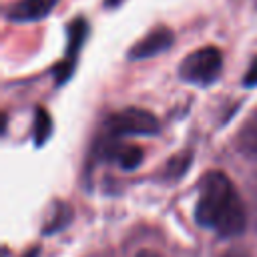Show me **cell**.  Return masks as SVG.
<instances>
[{
	"label": "cell",
	"instance_id": "obj_1",
	"mask_svg": "<svg viewBox=\"0 0 257 257\" xmlns=\"http://www.w3.org/2000/svg\"><path fill=\"white\" fill-rule=\"evenodd\" d=\"M195 219L201 227L215 231L221 239L237 237L247 229V205L225 173L213 171L201 179Z\"/></svg>",
	"mask_w": 257,
	"mask_h": 257
},
{
	"label": "cell",
	"instance_id": "obj_2",
	"mask_svg": "<svg viewBox=\"0 0 257 257\" xmlns=\"http://www.w3.org/2000/svg\"><path fill=\"white\" fill-rule=\"evenodd\" d=\"M223 70V54L215 46L199 48L187 54L179 66V76L191 84L209 86L213 84Z\"/></svg>",
	"mask_w": 257,
	"mask_h": 257
},
{
	"label": "cell",
	"instance_id": "obj_3",
	"mask_svg": "<svg viewBox=\"0 0 257 257\" xmlns=\"http://www.w3.org/2000/svg\"><path fill=\"white\" fill-rule=\"evenodd\" d=\"M110 137L120 135H155L159 133V120L145 108H124L112 114L106 122Z\"/></svg>",
	"mask_w": 257,
	"mask_h": 257
},
{
	"label": "cell",
	"instance_id": "obj_4",
	"mask_svg": "<svg viewBox=\"0 0 257 257\" xmlns=\"http://www.w3.org/2000/svg\"><path fill=\"white\" fill-rule=\"evenodd\" d=\"M86 34H88V24H86L84 18H76V20L70 22V26H68V30H66V36H68L66 56H64V60H62V64L56 68V78H58V82H64V80L70 76V72H72V68H74V62H76V54H78L80 46L84 44Z\"/></svg>",
	"mask_w": 257,
	"mask_h": 257
},
{
	"label": "cell",
	"instance_id": "obj_5",
	"mask_svg": "<svg viewBox=\"0 0 257 257\" xmlns=\"http://www.w3.org/2000/svg\"><path fill=\"white\" fill-rule=\"evenodd\" d=\"M171 44H173V32L165 26H159L128 48V58H133V60L151 58L159 52H165Z\"/></svg>",
	"mask_w": 257,
	"mask_h": 257
},
{
	"label": "cell",
	"instance_id": "obj_6",
	"mask_svg": "<svg viewBox=\"0 0 257 257\" xmlns=\"http://www.w3.org/2000/svg\"><path fill=\"white\" fill-rule=\"evenodd\" d=\"M98 157L108 159V161H116L124 171H133L141 165L143 151L137 145H118L114 141H106L98 149Z\"/></svg>",
	"mask_w": 257,
	"mask_h": 257
},
{
	"label": "cell",
	"instance_id": "obj_7",
	"mask_svg": "<svg viewBox=\"0 0 257 257\" xmlns=\"http://www.w3.org/2000/svg\"><path fill=\"white\" fill-rule=\"evenodd\" d=\"M58 0H18L10 6L8 18L14 22H34L50 14Z\"/></svg>",
	"mask_w": 257,
	"mask_h": 257
},
{
	"label": "cell",
	"instance_id": "obj_8",
	"mask_svg": "<svg viewBox=\"0 0 257 257\" xmlns=\"http://www.w3.org/2000/svg\"><path fill=\"white\" fill-rule=\"evenodd\" d=\"M237 149L243 157L257 163V110L245 120L237 133Z\"/></svg>",
	"mask_w": 257,
	"mask_h": 257
},
{
	"label": "cell",
	"instance_id": "obj_9",
	"mask_svg": "<svg viewBox=\"0 0 257 257\" xmlns=\"http://www.w3.org/2000/svg\"><path fill=\"white\" fill-rule=\"evenodd\" d=\"M50 133H52L50 114H48L44 108H36V112H34V128H32L36 147H42V145L50 139Z\"/></svg>",
	"mask_w": 257,
	"mask_h": 257
},
{
	"label": "cell",
	"instance_id": "obj_10",
	"mask_svg": "<svg viewBox=\"0 0 257 257\" xmlns=\"http://www.w3.org/2000/svg\"><path fill=\"white\" fill-rule=\"evenodd\" d=\"M245 193H247V211H249V221L257 229V173H253L247 183H245Z\"/></svg>",
	"mask_w": 257,
	"mask_h": 257
},
{
	"label": "cell",
	"instance_id": "obj_11",
	"mask_svg": "<svg viewBox=\"0 0 257 257\" xmlns=\"http://www.w3.org/2000/svg\"><path fill=\"white\" fill-rule=\"evenodd\" d=\"M70 217H72V209H70L66 203H60V205H58V211L54 213L52 223H48V225L44 227V233H52V231H56V229H62L64 225H68Z\"/></svg>",
	"mask_w": 257,
	"mask_h": 257
},
{
	"label": "cell",
	"instance_id": "obj_12",
	"mask_svg": "<svg viewBox=\"0 0 257 257\" xmlns=\"http://www.w3.org/2000/svg\"><path fill=\"white\" fill-rule=\"evenodd\" d=\"M243 84H245L247 88L257 86V56H255L253 62L249 64V68H247V72H245V78H243Z\"/></svg>",
	"mask_w": 257,
	"mask_h": 257
},
{
	"label": "cell",
	"instance_id": "obj_13",
	"mask_svg": "<svg viewBox=\"0 0 257 257\" xmlns=\"http://www.w3.org/2000/svg\"><path fill=\"white\" fill-rule=\"evenodd\" d=\"M221 257H251V253L247 249H243V247H231Z\"/></svg>",
	"mask_w": 257,
	"mask_h": 257
},
{
	"label": "cell",
	"instance_id": "obj_14",
	"mask_svg": "<svg viewBox=\"0 0 257 257\" xmlns=\"http://www.w3.org/2000/svg\"><path fill=\"white\" fill-rule=\"evenodd\" d=\"M135 257H161V255L155 253V251H151V249H143V251H139Z\"/></svg>",
	"mask_w": 257,
	"mask_h": 257
}]
</instances>
